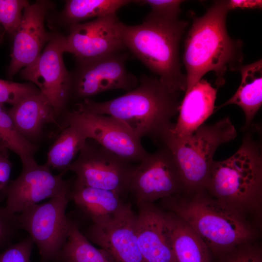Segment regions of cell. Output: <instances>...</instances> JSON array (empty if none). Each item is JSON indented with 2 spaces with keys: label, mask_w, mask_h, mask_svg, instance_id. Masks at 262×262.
Listing matches in <instances>:
<instances>
[{
  "label": "cell",
  "mask_w": 262,
  "mask_h": 262,
  "mask_svg": "<svg viewBox=\"0 0 262 262\" xmlns=\"http://www.w3.org/2000/svg\"><path fill=\"white\" fill-rule=\"evenodd\" d=\"M70 200L93 222L100 224L113 219L127 204L119 194L108 190L83 185L76 180L69 191Z\"/></svg>",
  "instance_id": "20"
},
{
  "label": "cell",
  "mask_w": 262,
  "mask_h": 262,
  "mask_svg": "<svg viewBox=\"0 0 262 262\" xmlns=\"http://www.w3.org/2000/svg\"><path fill=\"white\" fill-rule=\"evenodd\" d=\"M163 213L176 262H215L208 247L186 222L172 212Z\"/></svg>",
  "instance_id": "21"
},
{
  "label": "cell",
  "mask_w": 262,
  "mask_h": 262,
  "mask_svg": "<svg viewBox=\"0 0 262 262\" xmlns=\"http://www.w3.org/2000/svg\"><path fill=\"white\" fill-rule=\"evenodd\" d=\"M217 93V88L202 79L185 93L177 121L162 144L182 141L203 125L214 111Z\"/></svg>",
  "instance_id": "18"
},
{
  "label": "cell",
  "mask_w": 262,
  "mask_h": 262,
  "mask_svg": "<svg viewBox=\"0 0 262 262\" xmlns=\"http://www.w3.org/2000/svg\"><path fill=\"white\" fill-rule=\"evenodd\" d=\"M215 262H262V250L256 241L238 246L215 259Z\"/></svg>",
  "instance_id": "29"
},
{
  "label": "cell",
  "mask_w": 262,
  "mask_h": 262,
  "mask_svg": "<svg viewBox=\"0 0 262 262\" xmlns=\"http://www.w3.org/2000/svg\"><path fill=\"white\" fill-rule=\"evenodd\" d=\"M160 200L165 211L174 213L193 229L215 259L239 246L256 241L258 236L257 226L249 216L205 189Z\"/></svg>",
  "instance_id": "1"
},
{
  "label": "cell",
  "mask_w": 262,
  "mask_h": 262,
  "mask_svg": "<svg viewBox=\"0 0 262 262\" xmlns=\"http://www.w3.org/2000/svg\"><path fill=\"white\" fill-rule=\"evenodd\" d=\"M183 183L173 155L166 146L149 155L136 165L131 177L129 192L137 204L153 203L184 193Z\"/></svg>",
  "instance_id": "10"
},
{
  "label": "cell",
  "mask_w": 262,
  "mask_h": 262,
  "mask_svg": "<svg viewBox=\"0 0 262 262\" xmlns=\"http://www.w3.org/2000/svg\"><path fill=\"white\" fill-rule=\"evenodd\" d=\"M20 229L17 214L11 213L0 203V252L13 243Z\"/></svg>",
  "instance_id": "30"
},
{
  "label": "cell",
  "mask_w": 262,
  "mask_h": 262,
  "mask_svg": "<svg viewBox=\"0 0 262 262\" xmlns=\"http://www.w3.org/2000/svg\"><path fill=\"white\" fill-rule=\"evenodd\" d=\"M8 109L18 131L33 143L41 136L46 125L60 127L53 107L41 93L30 96Z\"/></svg>",
  "instance_id": "19"
},
{
  "label": "cell",
  "mask_w": 262,
  "mask_h": 262,
  "mask_svg": "<svg viewBox=\"0 0 262 262\" xmlns=\"http://www.w3.org/2000/svg\"><path fill=\"white\" fill-rule=\"evenodd\" d=\"M136 214L130 204L116 216L87 230L86 237L104 250L115 262H144L137 243Z\"/></svg>",
  "instance_id": "15"
},
{
  "label": "cell",
  "mask_w": 262,
  "mask_h": 262,
  "mask_svg": "<svg viewBox=\"0 0 262 262\" xmlns=\"http://www.w3.org/2000/svg\"><path fill=\"white\" fill-rule=\"evenodd\" d=\"M39 93V89L32 83L0 79V104L13 106L27 97Z\"/></svg>",
  "instance_id": "28"
},
{
  "label": "cell",
  "mask_w": 262,
  "mask_h": 262,
  "mask_svg": "<svg viewBox=\"0 0 262 262\" xmlns=\"http://www.w3.org/2000/svg\"><path fill=\"white\" fill-rule=\"evenodd\" d=\"M241 75L240 85L236 93L215 110L230 104L240 107L244 112L245 129L251 126L254 117L262 104V60L242 65L239 69Z\"/></svg>",
  "instance_id": "22"
},
{
  "label": "cell",
  "mask_w": 262,
  "mask_h": 262,
  "mask_svg": "<svg viewBox=\"0 0 262 262\" xmlns=\"http://www.w3.org/2000/svg\"><path fill=\"white\" fill-rule=\"evenodd\" d=\"M63 174H53L49 167L35 160L22 164L20 175L10 181L6 189L5 208L18 214L44 200L69 194L71 182L65 180Z\"/></svg>",
  "instance_id": "14"
},
{
  "label": "cell",
  "mask_w": 262,
  "mask_h": 262,
  "mask_svg": "<svg viewBox=\"0 0 262 262\" xmlns=\"http://www.w3.org/2000/svg\"><path fill=\"white\" fill-rule=\"evenodd\" d=\"M65 119L66 126L75 127L86 140H94L128 162L139 164L149 154L142 145L141 138L115 117L73 110L67 112Z\"/></svg>",
  "instance_id": "8"
},
{
  "label": "cell",
  "mask_w": 262,
  "mask_h": 262,
  "mask_svg": "<svg viewBox=\"0 0 262 262\" xmlns=\"http://www.w3.org/2000/svg\"><path fill=\"white\" fill-rule=\"evenodd\" d=\"M64 38L53 34L36 60L20 72L23 79L35 84L46 97L57 116L64 110L71 95V76L63 58Z\"/></svg>",
  "instance_id": "12"
},
{
  "label": "cell",
  "mask_w": 262,
  "mask_h": 262,
  "mask_svg": "<svg viewBox=\"0 0 262 262\" xmlns=\"http://www.w3.org/2000/svg\"><path fill=\"white\" fill-rule=\"evenodd\" d=\"M188 22L147 14L141 24H123L126 49L142 62L170 90L185 92V74L181 70L179 44Z\"/></svg>",
  "instance_id": "5"
},
{
  "label": "cell",
  "mask_w": 262,
  "mask_h": 262,
  "mask_svg": "<svg viewBox=\"0 0 262 262\" xmlns=\"http://www.w3.org/2000/svg\"><path fill=\"white\" fill-rule=\"evenodd\" d=\"M49 7L48 2L38 1L29 3L23 10L21 23L15 33L8 68L9 77H12L21 68L33 64L42 52L53 34L45 28L44 20Z\"/></svg>",
  "instance_id": "16"
},
{
  "label": "cell",
  "mask_w": 262,
  "mask_h": 262,
  "mask_svg": "<svg viewBox=\"0 0 262 262\" xmlns=\"http://www.w3.org/2000/svg\"><path fill=\"white\" fill-rule=\"evenodd\" d=\"M87 140L68 171L78 182L90 187L115 192L129 193L132 173L136 166L107 150L98 143Z\"/></svg>",
  "instance_id": "9"
},
{
  "label": "cell",
  "mask_w": 262,
  "mask_h": 262,
  "mask_svg": "<svg viewBox=\"0 0 262 262\" xmlns=\"http://www.w3.org/2000/svg\"><path fill=\"white\" fill-rule=\"evenodd\" d=\"M87 140L75 127L66 126L49 148L45 164L65 173Z\"/></svg>",
  "instance_id": "23"
},
{
  "label": "cell",
  "mask_w": 262,
  "mask_h": 262,
  "mask_svg": "<svg viewBox=\"0 0 262 262\" xmlns=\"http://www.w3.org/2000/svg\"><path fill=\"white\" fill-rule=\"evenodd\" d=\"M127 58V53L122 51L78 63L70 74V97L86 99L108 90L129 92L134 89L139 82L126 68Z\"/></svg>",
  "instance_id": "11"
},
{
  "label": "cell",
  "mask_w": 262,
  "mask_h": 262,
  "mask_svg": "<svg viewBox=\"0 0 262 262\" xmlns=\"http://www.w3.org/2000/svg\"><path fill=\"white\" fill-rule=\"evenodd\" d=\"M180 93L170 90L158 78L141 76L133 90L116 98L97 102L86 99L77 111L115 117L141 139L147 136L162 144L168 137L179 112Z\"/></svg>",
  "instance_id": "3"
},
{
  "label": "cell",
  "mask_w": 262,
  "mask_h": 262,
  "mask_svg": "<svg viewBox=\"0 0 262 262\" xmlns=\"http://www.w3.org/2000/svg\"><path fill=\"white\" fill-rule=\"evenodd\" d=\"M136 232L144 262H176L163 210L154 203H138Z\"/></svg>",
  "instance_id": "17"
},
{
  "label": "cell",
  "mask_w": 262,
  "mask_h": 262,
  "mask_svg": "<svg viewBox=\"0 0 262 262\" xmlns=\"http://www.w3.org/2000/svg\"><path fill=\"white\" fill-rule=\"evenodd\" d=\"M237 135L229 118L212 125H202L190 136L178 142L163 145L172 152L184 187V193L193 194L206 187L215 152L222 144Z\"/></svg>",
  "instance_id": "6"
},
{
  "label": "cell",
  "mask_w": 262,
  "mask_h": 262,
  "mask_svg": "<svg viewBox=\"0 0 262 262\" xmlns=\"http://www.w3.org/2000/svg\"><path fill=\"white\" fill-rule=\"evenodd\" d=\"M57 262H115L103 249L97 248L71 221L66 241Z\"/></svg>",
  "instance_id": "24"
},
{
  "label": "cell",
  "mask_w": 262,
  "mask_h": 262,
  "mask_svg": "<svg viewBox=\"0 0 262 262\" xmlns=\"http://www.w3.org/2000/svg\"><path fill=\"white\" fill-rule=\"evenodd\" d=\"M69 194L31 206L17 214L21 229L29 233L42 262H57L66 241L71 223L66 213Z\"/></svg>",
  "instance_id": "7"
},
{
  "label": "cell",
  "mask_w": 262,
  "mask_h": 262,
  "mask_svg": "<svg viewBox=\"0 0 262 262\" xmlns=\"http://www.w3.org/2000/svg\"><path fill=\"white\" fill-rule=\"evenodd\" d=\"M1 147V146H0V148H1V147Z\"/></svg>",
  "instance_id": "35"
},
{
  "label": "cell",
  "mask_w": 262,
  "mask_h": 262,
  "mask_svg": "<svg viewBox=\"0 0 262 262\" xmlns=\"http://www.w3.org/2000/svg\"><path fill=\"white\" fill-rule=\"evenodd\" d=\"M34 243L29 236L0 252V262H31Z\"/></svg>",
  "instance_id": "31"
},
{
  "label": "cell",
  "mask_w": 262,
  "mask_h": 262,
  "mask_svg": "<svg viewBox=\"0 0 262 262\" xmlns=\"http://www.w3.org/2000/svg\"><path fill=\"white\" fill-rule=\"evenodd\" d=\"M229 11V0H216L202 16L194 19L185 41V93L210 71L216 76L217 87L220 86L227 71H239L243 65V42L230 37L227 30Z\"/></svg>",
  "instance_id": "2"
},
{
  "label": "cell",
  "mask_w": 262,
  "mask_h": 262,
  "mask_svg": "<svg viewBox=\"0 0 262 262\" xmlns=\"http://www.w3.org/2000/svg\"></svg>",
  "instance_id": "36"
},
{
  "label": "cell",
  "mask_w": 262,
  "mask_h": 262,
  "mask_svg": "<svg viewBox=\"0 0 262 262\" xmlns=\"http://www.w3.org/2000/svg\"><path fill=\"white\" fill-rule=\"evenodd\" d=\"M29 3L23 0H0V25L11 37L17 30L23 10Z\"/></svg>",
  "instance_id": "27"
},
{
  "label": "cell",
  "mask_w": 262,
  "mask_h": 262,
  "mask_svg": "<svg viewBox=\"0 0 262 262\" xmlns=\"http://www.w3.org/2000/svg\"><path fill=\"white\" fill-rule=\"evenodd\" d=\"M127 0H70L66 1L63 16L70 25L92 17L113 14L123 6L132 2Z\"/></svg>",
  "instance_id": "25"
},
{
  "label": "cell",
  "mask_w": 262,
  "mask_h": 262,
  "mask_svg": "<svg viewBox=\"0 0 262 262\" xmlns=\"http://www.w3.org/2000/svg\"><path fill=\"white\" fill-rule=\"evenodd\" d=\"M180 0H135L141 5H148L151 9L148 15L162 18L173 19L179 18L181 12Z\"/></svg>",
  "instance_id": "32"
},
{
  "label": "cell",
  "mask_w": 262,
  "mask_h": 262,
  "mask_svg": "<svg viewBox=\"0 0 262 262\" xmlns=\"http://www.w3.org/2000/svg\"><path fill=\"white\" fill-rule=\"evenodd\" d=\"M205 190L213 197L252 217L260 226L262 156L260 143L246 133L229 158L213 162Z\"/></svg>",
  "instance_id": "4"
},
{
  "label": "cell",
  "mask_w": 262,
  "mask_h": 262,
  "mask_svg": "<svg viewBox=\"0 0 262 262\" xmlns=\"http://www.w3.org/2000/svg\"><path fill=\"white\" fill-rule=\"evenodd\" d=\"M0 146L19 157L22 164L35 160L38 146L24 138L17 130L3 104H0Z\"/></svg>",
  "instance_id": "26"
},
{
  "label": "cell",
  "mask_w": 262,
  "mask_h": 262,
  "mask_svg": "<svg viewBox=\"0 0 262 262\" xmlns=\"http://www.w3.org/2000/svg\"><path fill=\"white\" fill-rule=\"evenodd\" d=\"M123 24L113 14L71 25L68 35L64 38V52L72 54L79 63L122 52L126 49L122 37Z\"/></svg>",
  "instance_id": "13"
},
{
  "label": "cell",
  "mask_w": 262,
  "mask_h": 262,
  "mask_svg": "<svg viewBox=\"0 0 262 262\" xmlns=\"http://www.w3.org/2000/svg\"><path fill=\"white\" fill-rule=\"evenodd\" d=\"M229 1L230 10L236 9H254L262 7V0H232Z\"/></svg>",
  "instance_id": "34"
},
{
  "label": "cell",
  "mask_w": 262,
  "mask_h": 262,
  "mask_svg": "<svg viewBox=\"0 0 262 262\" xmlns=\"http://www.w3.org/2000/svg\"><path fill=\"white\" fill-rule=\"evenodd\" d=\"M12 168L8 150L3 147L0 148V203L5 198V191L10 181Z\"/></svg>",
  "instance_id": "33"
}]
</instances>
